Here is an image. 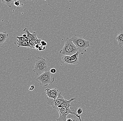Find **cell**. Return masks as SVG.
<instances>
[{
    "mask_svg": "<svg viewBox=\"0 0 123 121\" xmlns=\"http://www.w3.org/2000/svg\"><path fill=\"white\" fill-rule=\"evenodd\" d=\"M71 39L81 55H84V53L86 52H87V48L90 46V42L86 40L82 37H80L74 35Z\"/></svg>",
    "mask_w": 123,
    "mask_h": 121,
    "instance_id": "obj_1",
    "label": "cell"
},
{
    "mask_svg": "<svg viewBox=\"0 0 123 121\" xmlns=\"http://www.w3.org/2000/svg\"><path fill=\"white\" fill-rule=\"evenodd\" d=\"M78 51V49L73 43L72 40L67 37L65 40L63 47L59 52L63 55L71 56L76 53Z\"/></svg>",
    "mask_w": 123,
    "mask_h": 121,
    "instance_id": "obj_2",
    "label": "cell"
},
{
    "mask_svg": "<svg viewBox=\"0 0 123 121\" xmlns=\"http://www.w3.org/2000/svg\"><path fill=\"white\" fill-rule=\"evenodd\" d=\"M71 105L67 106H64L62 108H57L56 109L58 112L60 117L57 119V121H66L68 115L69 114H72L74 115H76L78 118L80 119V120L81 121L80 115H79L77 114H76L75 110L73 109H70L71 107Z\"/></svg>",
    "mask_w": 123,
    "mask_h": 121,
    "instance_id": "obj_3",
    "label": "cell"
},
{
    "mask_svg": "<svg viewBox=\"0 0 123 121\" xmlns=\"http://www.w3.org/2000/svg\"><path fill=\"white\" fill-rule=\"evenodd\" d=\"M33 71L37 75L41 74L49 71L47 62L46 59L42 57H38L35 60V65Z\"/></svg>",
    "mask_w": 123,
    "mask_h": 121,
    "instance_id": "obj_4",
    "label": "cell"
},
{
    "mask_svg": "<svg viewBox=\"0 0 123 121\" xmlns=\"http://www.w3.org/2000/svg\"><path fill=\"white\" fill-rule=\"evenodd\" d=\"M37 80L42 85L46 86L52 84L54 82L55 78L48 71L40 75L37 78Z\"/></svg>",
    "mask_w": 123,
    "mask_h": 121,
    "instance_id": "obj_5",
    "label": "cell"
},
{
    "mask_svg": "<svg viewBox=\"0 0 123 121\" xmlns=\"http://www.w3.org/2000/svg\"><path fill=\"white\" fill-rule=\"evenodd\" d=\"M61 94V92L59 93L58 97L55 100L48 97L47 98L48 104L51 106L54 109H56L58 106L62 104L65 100L64 97Z\"/></svg>",
    "mask_w": 123,
    "mask_h": 121,
    "instance_id": "obj_6",
    "label": "cell"
},
{
    "mask_svg": "<svg viewBox=\"0 0 123 121\" xmlns=\"http://www.w3.org/2000/svg\"><path fill=\"white\" fill-rule=\"evenodd\" d=\"M80 53V52L78 51L74 55L70 56L68 64L76 65L78 64L79 62V55Z\"/></svg>",
    "mask_w": 123,
    "mask_h": 121,
    "instance_id": "obj_7",
    "label": "cell"
},
{
    "mask_svg": "<svg viewBox=\"0 0 123 121\" xmlns=\"http://www.w3.org/2000/svg\"><path fill=\"white\" fill-rule=\"evenodd\" d=\"M23 31L24 32H26L27 33V37L30 40H32V39H34V38H37V33L36 32H34L32 33H31L30 31L28 30V29L27 28H25L23 30Z\"/></svg>",
    "mask_w": 123,
    "mask_h": 121,
    "instance_id": "obj_8",
    "label": "cell"
},
{
    "mask_svg": "<svg viewBox=\"0 0 123 121\" xmlns=\"http://www.w3.org/2000/svg\"><path fill=\"white\" fill-rule=\"evenodd\" d=\"M9 36V34L6 32H3L0 33V45H3L6 40Z\"/></svg>",
    "mask_w": 123,
    "mask_h": 121,
    "instance_id": "obj_9",
    "label": "cell"
},
{
    "mask_svg": "<svg viewBox=\"0 0 123 121\" xmlns=\"http://www.w3.org/2000/svg\"><path fill=\"white\" fill-rule=\"evenodd\" d=\"M118 42L119 47H121L123 46V32L119 33L116 38Z\"/></svg>",
    "mask_w": 123,
    "mask_h": 121,
    "instance_id": "obj_10",
    "label": "cell"
},
{
    "mask_svg": "<svg viewBox=\"0 0 123 121\" xmlns=\"http://www.w3.org/2000/svg\"><path fill=\"white\" fill-rule=\"evenodd\" d=\"M17 44L18 45V47L23 46V47H26L31 49V46L29 42L26 41H19V40H17Z\"/></svg>",
    "mask_w": 123,
    "mask_h": 121,
    "instance_id": "obj_11",
    "label": "cell"
},
{
    "mask_svg": "<svg viewBox=\"0 0 123 121\" xmlns=\"http://www.w3.org/2000/svg\"><path fill=\"white\" fill-rule=\"evenodd\" d=\"M45 91L46 92V94L48 98H50L53 99L54 100H55L58 97V95L56 94H51L50 92V89L49 88L46 89Z\"/></svg>",
    "mask_w": 123,
    "mask_h": 121,
    "instance_id": "obj_12",
    "label": "cell"
},
{
    "mask_svg": "<svg viewBox=\"0 0 123 121\" xmlns=\"http://www.w3.org/2000/svg\"><path fill=\"white\" fill-rule=\"evenodd\" d=\"M75 99H76L75 98H72L69 101L65 99V101L63 102V103L62 104L59 105L58 108H61L62 107H64V106H67L69 105H70L71 103L74 101V100H75Z\"/></svg>",
    "mask_w": 123,
    "mask_h": 121,
    "instance_id": "obj_13",
    "label": "cell"
},
{
    "mask_svg": "<svg viewBox=\"0 0 123 121\" xmlns=\"http://www.w3.org/2000/svg\"><path fill=\"white\" fill-rule=\"evenodd\" d=\"M1 1L3 3L6 5H7L8 6L11 7L14 4L15 1L13 0H1Z\"/></svg>",
    "mask_w": 123,
    "mask_h": 121,
    "instance_id": "obj_14",
    "label": "cell"
},
{
    "mask_svg": "<svg viewBox=\"0 0 123 121\" xmlns=\"http://www.w3.org/2000/svg\"><path fill=\"white\" fill-rule=\"evenodd\" d=\"M67 118H70L73 119V121H84L83 120H80L79 118H78L76 115H73V114H69L68 115Z\"/></svg>",
    "mask_w": 123,
    "mask_h": 121,
    "instance_id": "obj_15",
    "label": "cell"
},
{
    "mask_svg": "<svg viewBox=\"0 0 123 121\" xmlns=\"http://www.w3.org/2000/svg\"><path fill=\"white\" fill-rule=\"evenodd\" d=\"M17 40H19V41H26L29 42L30 40H29L27 37H24L21 36H18L17 37Z\"/></svg>",
    "mask_w": 123,
    "mask_h": 121,
    "instance_id": "obj_16",
    "label": "cell"
},
{
    "mask_svg": "<svg viewBox=\"0 0 123 121\" xmlns=\"http://www.w3.org/2000/svg\"><path fill=\"white\" fill-rule=\"evenodd\" d=\"M38 38H37H37H34V39L29 40V42L31 46V49H35V42L36 40Z\"/></svg>",
    "mask_w": 123,
    "mask_h": 121,
    "instance_id": "obj_17",
    "label": "cell"
},
{
    "mask_svg": "<svg viewBox=\"0 0 123 121\" xmlns=\"http://www.w3.org/2000/svg\"><path fill=\"white\" fill-rule=\"evenodd\" d=\"M50 92L51 94H56V95H58L59 94V91L57 88H54L53 89H50Z\"/></svg>",
    "mask_w": 123,
    "mask_h": 121,
    "instance_id": "obj_18",
    "label": "cell"
},
{
    "mask_svg": "<svg viewBox=\"0 0 123 121\" xmlns=\"http://www.w3.org/2000/svg\"><path fill=\"white\" fill-rule=\"evenodd\" d=\"M77 112L78 115H80L82 114V112H83L82 108L81 107H80V108H78V109L77 110Z\"/></svg>",
    "mask_w": 123,
    "mask_h": 121,
    "instance_id": "obj_19",
    "label": "cell"
},
{
    "mask_svg": "<svg viewBox=\"0 0 123 121\" xmlns=\"http://www.w3.org/2000/svg\"><path fill=\"white\" fill-rule=\"evenodd\" d=\"M41 44L42 46H45V47L47 46L48 45L46 41L42 40L41 41Z\"/></svg>",
    "mask_w": 123,
    "mask_h": 121,
    "instance_id": "obj_20",
    "label": "cell"
},
{
    "mask_svg": "<svg viewBox=\"0 0 123 121\" xmlns=\"http://www.w3.org/2000/svg\"><path fill=\"white\" fill-rule=\"evenodd\" d=\"M57 70H56V69L54 68H52L50 70V72L51 74H55Z\"/></svg>",
    "mask_w": 123,
    "mask_h": 121,
    "instance_id": "obj_21",
    "label": "cell"
},
{
    "mask_svg": "<svg viewBox=\"0 0 123 121\" xmlns=\"http://www.w3.org/2000/svg\"><path fill=\"white\" fill-rule=\"evenodd\" d=\"M46 49V47L45 46H43L41 45L40 47L38 48V50L40 51H43Z\"/></svg>",
    "mask_w": 123,
    "mask_h": 121,
    "instance_id": "obj_22",
    "label": "cell"
},
{
    "mask_svg": "<svg viewBox=\"0 0 123 121\" xmlns=\"http://www.w3.org/2000/svg\"><path fill=\"white\" fill-rule=\"evenodd\" d=\"M14 5L16 6H20V2L19 1L15 0L14 1Z\"/></svg>",
    "mask_w": 123,
    "mask_h": 121,
    "instance_id": "obj_23",
    "label": "cell"
},
{
    "mask_svg": "<svg viewBox=\"0 0 123 121\" xmlns=\"http://www.w3.org/2000/svg\"><path fill=\"white\" fill-rule=\"evenodd\" d=\"M34 86L32 85L31 86L30 88H29V90H30V91H33V90L34 89Z\"/></svg>",
    "mask_w": 123,
    "mask_h": 121,
    "instance_id": "obj_24",
    "label": "cell"
},
{
    "mask_svg": "<svg viewBox=\"0 0 123 121\" xmlns=\"http://www.w3.org/2000/svg\"><path fill=\"white\" fill-rule=\"evenodd\" d=\"M66 121H73V119L70 118H67Z\"/></svg>",
    "mask_w": 123,
    "mask_h": 121,
    "instance_id": "obj_25",
    "label": "cell"
},
{
    "mask_svg": "<svg viewBox=\"0 0 123 121\" xmlns=\"http://www.w3.org/2000/svg\"><path fill=\"white\" fill-rule=\"evenodd\" d=\"M22 36L24 37H27V35L26 34H24L22 35Z\"/></svg>",
    "mask_w": 123,
    "mask_h": 121,
    "instance_id": "obj_26",
    "label": "cell"
},
{
    "mask_svg": "<svg viewBox=\"0 0 123 121\" xmlns=\"http://www.w3.org/2000/svg\"></svg>",
    "mask_w": 123,
    "mask_h": 121,
    "instance_id": "obj_27",
    "label": "cell"
}]
</instances>
